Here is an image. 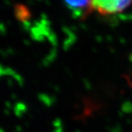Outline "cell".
Masks as SVG:
<instances>
[{
    "label": "cell",
    "mask_w": 132,
    "mask_h": 132,
    "mask_svg": "<svg viewBox=\"0 0 132 132\" xmlns=\"http://www.w3.org/2000/svg\"><path fill=\"white\" fill-rule=\"evenodd\" d=\"M132 5V0H90L89 13L112 15L123 12Z\"/></svg>",
    "instance_id": "obj_1"
},
{
    "label": "cell",
    "mask_w": 132,
    "mask_h": 132,
    "mask_svg": "<svg viewBox=\"0 0 132 132\" xmlns=\"http://www.w3.org/2000/svg\"><path fill=\"white\" fill-rule=\"evenodd\" d=\"M65 2L71 9L83 11L85 14H89L90 0H65Z\"/></svg>",
    "instance_id": "obj_2"
}]
</instances>
